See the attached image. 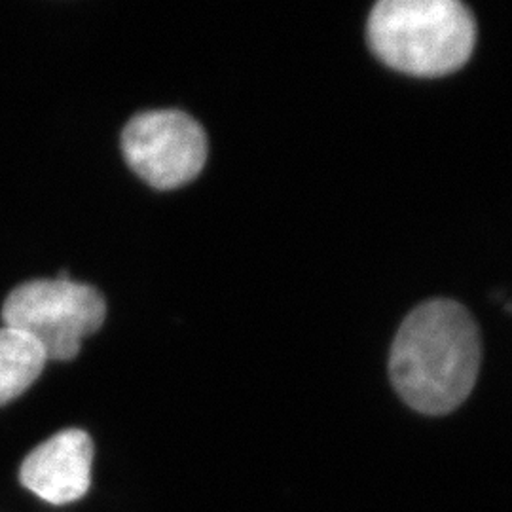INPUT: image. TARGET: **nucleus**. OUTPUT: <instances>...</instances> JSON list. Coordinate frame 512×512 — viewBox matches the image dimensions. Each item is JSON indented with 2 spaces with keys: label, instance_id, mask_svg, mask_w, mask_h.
<instances>
[{
  "label": "nucleus",
  "instance_id": "nucleus-1",
  "mask_svg": "<svg viewBox=\"0 0 512 512\" xmlns=\"http://www.w3.org/2000/svg\"><path fill=\"white\" fill-rule=\"evenodd\" d=\"M480 370V334L461 304L446 298L410 311L397 332L389 374L410 408L444 416L467 401Z\"/></svg>",
  "mask_w": 512,
  "mask_h": 512
},
{
  "label": "nucleus",
  "instance_id": "nucleus-2",
  "mask_svg": "<svg viewBox=\"0 0 512 512\" xmlns=\"http://www.w3.org/2000/svg\"><path fill=\"white\" fill-rule=\"evenodd\" d=\"M368 44L387 67L410 76H444L475 50L473 14L458 0H382L366 25Z\"/></svg>",
  "mask_w": 512,
  "mask_h": 512
},
{
  "label": "nucleus",
  "instance_id": "nucleus-3",
  "mask_svg": "<svg viewBox=\"0 0 512 512\" xmlns=\"http://www.w3.org/2000/svg\"><path fill=\"white\" fill-rule=\"evenodd\" d=\"M107 315L103 296L73 279H37L8 294L4 327L31 336L46 359L69 361L86 336L101 329Z\"/></svg>",
  "mask_w": 512,
  "mask_h": 512
},
{
  "label": "nucleus",
  "instance_id": "nucleus-4",
  "mask_svg": "<svg viewBox=\"0 0 512 512\" xmlns=\"http://www.w3.org/2000/svg\"><path fill=\"white\" fill-rule=\"evenodd\" d=\"M122 150L141 179L169 190L200 175L207 160V137L183 110H147L129 120Z\"/></svg>",
  "mask_w": 512,
  "mask_h": 512
},
{
  "label": "nucleus",
  "instance_id": "nucleus-5",
  "mask_svg": "<svg viewBox=\"0 0 512 512\" xmlns=\"http://www.w3.org/2000/svg\"><path fill=\"white\" fill-rule=\"evenodd\" d=\"M92 459L90 435L82 429H65L27 456L19 478L27 490L48 503H73L90 490Z\"/></svg>",
  "mask_w": 512,
  "mask_h": 512
},
{
  "label": "nucleus",
  "instance_id": "nucleus-6",
  "mask_svg": "<svg viewBox=\"0 0 512 512\" xmlns=\"http://www.w3.org/2000/svg\"><path fill=\"white\" fill-rule=\"evenodd\" d=\"M46 355L37 342L10 327L0 329V406L14 401L40 376Z\"/></svg>",
  "mask_w": 512,
  "mask_h": 512
}]
</instances>
